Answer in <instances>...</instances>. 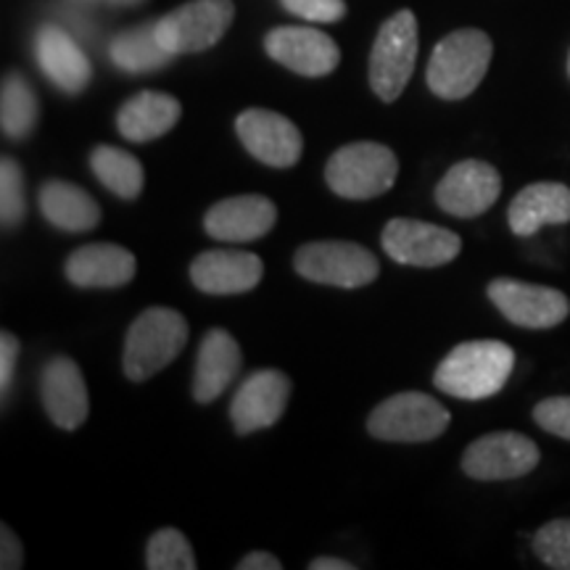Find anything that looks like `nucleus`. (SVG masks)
Returning <instances> with one entry per match:
<instances>
[{
    "label": "nucleus",
    "instance_id": "1",
    "mask_svg": "<svg viewBox=\"0 0 570 570\" xmlns=\"http://www.w3.org/2000/svg\"><path fill=\"white\" fill-rule=\"evenodd\" d=\"M515 370V352L502 341H465L454 346L433 373V383L449 396L479 402L499 394Z\"/></svg>",
    "mask_w": 570,
    "mask_h": 570
},
{
    "label": "nucleus",
    "instance_id": "2",
    "mask_svg": "<svg viewBox=\"0 0 570 570\" xmlns=\"http://www.w3.org/2000/svg\"><path fill=\"white\" fill-rule=\"evenodd\" d=\"M491 53H494V46L483 30H470L468 27V30L449 32L433 48L431 61H428V88L444 101H462L483 82Z\"/></svg>",
    "mask_w": 570,
    "mask_h": 570
},
{
    "label": "nucleus",
    "instance_id": "3",
    "mask_svg": "<svg viewBox=\"0 0 570 570\" xmlns=\"http://www.w3.org/2000/svg\"><path fill=\"white\" fill-rule=\"evenodd\" d=\"M188 344V320L169 306H151L130 325L122 367L132 383H142L177 360Z\"/></svg>",
    "mask_w": 570,
    "mask_h": 570
},
{
    "label": "nucleus",
    "instance_id": "4",
    "mask_svg": "<svg viewBox=\"0 0 570 570\" xmlns=\"http://www.w3.org/2000/svg\"><path fill=\"white\" fill-rule=\"evenodd\" d=\"M399 159L381 142H348L327 159L325 180L331 190L348 202H367L394 188Z\"/></svg>",
    "mask_w": 570,
    "mask_h": 570
},
{
    "label": "nucleus",
    "instance_id": "5",
    "mask_svg": "<svg viewBox=\"0 0 570 570\" xmlns=\"http://www.w3.org/2000/svg\"><path fill=\"white\" fill-rule=\"evenodd\" d=\"M417 61V19L410 9L396 11L383 21L373 53H370V85L381 101L394 104L407 88Z\"/></svg>",
    "mask_w": 570,
    "mask_h": 570
},
{
    "label": "nucleus",
    "instance_id": "6",
    "mask_svg": "<svg viewBox=\"0 0 570 570\" xmlns=\"http://www.w3.org/2000/svg\"><path fill=\"white\" fill-rule=\"evenodd\" d=\"M449 410L433 396L420 391H404L386 399L370 412L367 431L381 441H399V444H423L439 439L449 428Z\"/></svg>",
    "mask_w": 570,
    "mask_h": 570
},
{
    "label": "nucleus",
    "instance_id": "7",
    "mask_svg": "<svg viewBox=\"0 0 570 570\" xmlns=\"http://www.w3.org/2000/svg\"><path fill=\"white\" fill-rule=\"evenodd\" d=\"M296 273L306 281L336 288H362L381 273L375 254L352 240H317L306 244L294 256Z\"/></svg>",
    "mask_w": 570,
    "mask_h": 570
},
{
    "label": "nucleus",
    "instance_id": "8",
    "mask_svg": "<svg viewBox=\"0 0 570 570\" xmlns=\"http://www.w3.org/2000/svg\"><path fill=\"white\" fill-rule=\"evenodd\" d=\"M233 19V0H190L156 21V35L169 53H202L225 38Z\"/></svg>",
    "mask_w": 570,
    "mask_h": 570
},
{
    "label": "nucleus",
    "instance_id": "9",
    "mask_svg": "<svg viewBox=\"0 0 570 570\" xmlns=\"http://www.w3.org/2000/svg\"><path fill=\"white\" fill-rule=\"evenodd\" d=\"M489 298L512 325L529 327V331H550L570 315V302L562 291L550 288V285L512 281V277L491 281Z\"/></svg>",
    "mask_w": 570,
    "mask_h": 570
},
{
    "label": "nucleus",
    "instance_id": "10",
    "mask_svg": "<svg viewBox=\"0 0 570 570\" xmlns=\"http://www.w3.org/2000/svg\"><path fill=\"white\" fill-rule=\"evenodd\" d=\"M383 252L396 265L444 267L460 256L462 238L446 227L399 217L383 227Z\"/></svg>",
    "mask_w": 570,
    "mask_h": 570
},
{
    "label": "nucleus",
    "instance_id": "11",
    "mask_svg": "<svg viewBox=\"0 0 570 570\" xmlns=\"http://www.w3.org/2000/svg\"><path fill=\"white\" fill-rule=\"evenodd\" d=\"M539 446L529 436L512 431L487 433L462 454V470L475 481H512L529 475L539 465Z\"/></svg>",
    "mask_w": 570,
    "mask_h": 570
},
{
    "label": "nucleus",
    "instance_id": "12",
    "mask_svg": "<svg viewBox=\"0 0 570 570\" xmlns=\"http://www.w3.org/2000/svg\"><path fill=\"white\" fill-rule=\"evenodd\" d=\"M235 130H238L246 151L267 167L288 169L302 159V132L283 114L269 109H246L235 119Z\"/></svg>",
    "mask_w": 570,
    "mask_h": 570
},
{
    "label": "nucleus",
    "instance_id": "13",
    "mask_svg": "<svg viewBox=\"0 0 570 570\" xmlns=\"http://www.w3.org/2000/svg\"><path fill=\"white\" fill-rule=\"evenodd\" d=\"M499 194H502V177L497 167L481 159H465L441 177L436 185V204L452 217L473 219L489 212Z\"/></svg>",
    "mask_w": 570,
    "mask_h": 570
},
{
    "label": "nucleus",
    "instance_id": "14",
    "mask_svg": "<svg viewBox=\"0 0 570 570\" xmlns=\"http://www.w3.org/2000/svg\"><path fill=\"white\" fill-rule=\"evenodd\" d=\"M265 51L269 59L304 77H325L341 63L336 40L312 27H275L265 38Z\"/></svg>",
    "mask_w": 570,
    "mask_h": 570
},
{
    "label": "nucleus",
    "instance_id": "15",
    "mask_svg": "<svg viewBox=\"0 0 570 570\" xmlns=\"http://www.w3.org/2000/svg\"><path fill=\"white\" fill-rule=\"evenodd\" d=\"M291 396V381L281 370H259L235 391L230 420L238 433H254L275 425L283 417Z\"/></svg>",
    "mask_w": 570,
    "mask_h": 570
},
{
    "label": "nucleus",
    "instance_id": "16",
    "mask_svg": "<svg viewBox=\"0 0 570 570\" xmlns=\"http://www.w3.org/2000/svg\"><path fill=\"white\" fill-rule=\"evenodd\" d=\"M277 209L267 196H233L206 212L204 227L212 238L225 244H248L265 238L275 227Z\"/></svg>",
    "mask_w": 570,
    "mask_h": 570
},
{
    "label": "nucleus",
    "instance_id": "17",
    "mask_svg": "<svg viewBox=\"0 0 570 570\" xmlns=\"http://www.w3.org/2000/svg\"><path fill=\"white\" fill-rule=\"evenodd\" d=\"M40 396L42 407H46L48 417L61 431H75L85 423L90 412L88 386L85 377L77 367V362L67 360V356H56L42 370L40 377Z\"/></svg>",
    "mask_w": 570,
    "mask_h": 570
},
{
    "label": "nucleus",
    "instance_id": "18",
    "mask_svg": "<svg viewBox=\"0 0 570 570\" xmlns=\"http://www.w3.org/2000/svg\"><path fill=\"white\" fill-rule=\"evenodd\" d=\"M265 265L256 254L248 252H206L198 254L190 265V281L198 291L212 296L246 294L259 285Z\"/></svg>",
    "mask_w": 570,
    "mask_h": 570
},
{
    "label": "nucleus",
    "instance_id": "19",
    "mask_svg": "<svg viewBox=\"0 0 570 570\" xmlns=\"http://www.w3.org/2000/svg\"><path fill=\"white\" fill-rule=\"evenodd\" d=\"M35 56H38L40 69L46 71V77L56 88L71 92V96L88 88L92 77L88 56L61 27H40L38 35H35Z\"/></svg>",
    "mask_w": 570,
    "mask_h": 570
},
{
    "label": "nucleus",
    "instance_id": "20",
    "mask_svg": "<svg viewBox=\"0 0 570 570\" xmlns=\"http://www.w3.org/2000/svg\"><path fill=\"white\" fill-rule=\"evenodd\" d=\"M135 269V256L117 244H88L67 259V277L77 288H122Z\"/></svg>",
    "mask_w": 570,
    "mask_h": 570
},
{
    "label": "nucleus",
    "instance_id": "21",
    "mask_svg": "<svg viewBox=\"0 0 570 570\" xmlns=\"http://www.w3.org/2000/svg\"><path fill=\"white\" fill-rule=\"evenodd\" d=\"M244 365L238 341L223 327H214L202 341L196 356V375H194V399L198 404H209L233 383Z\"/></svg>",
    "mask_w": 570,
    "mask_h": 570
},
{
    "label": "nucleus",
    "instance_id": "22",
    "mask_svg": "<svg viewBox=\"0 0 570 570\" xmlns=\"http://www.w3.org/2000/svg\"><path fill=\"white\" fill-rule=\"evenodd\" d=\"M510 230L531 238L544 225L570 223V188L562 183H533L512 198L508 209Z\"/></svg>",
    "mask_w": 570,
    "mask_h": 570
},
{
    "label": "nucleus",
    "instance_id": "23",
    "mask_svg": "<svg viewBox=\"0 0 570 570\" xmlns=\"http://www.w3.org/2000/svg\"><path fill=\"white\" fill-rule=\"evenodd\" d=\"M183 106L169 92L142 90L117 111V130L132 142H148L167 135L180 122Z\"/></svg>",
    "mask_w": 570,
    "mask_h": 570
},
{
    "label": "nucleus",
    "instance_id": "24",
    "mask_svg": "<svg viewBox=\"0 0 570 570\" xmlns=\"http://www.w3.org/2000/svg\"><path fill=\"white\" fill-rule=\"evenodd\" d=\"M42 217L53 227L67 233H88L101 223V206L92 202L77 185L63 180H48L38 196Z\"/></svg>",
    "mask_w": 570,
    "mask_h": 570
},
{
    "label": "nucleus",
    "instance_id": "25",
    "mask_svg": "<svg viewBox=\"0 0 570 570\" xmlns=\"http://www.w3.org/2000/svg\"><path fill=\"white\" fill-rule=\"evenodd\" d=\"M109 56L114 67L130 71V75H146V71L164 69L175 59V53H169L161 46L159 35H156V24H142L117 35L111 40Z\"/></svg>",
    "mask_w": 570,
    "mask_h": 570
},
{
    "label": "nucleus",
    "instance_id": "26",
    "mask_svg": "<svg viewBox=\"0 0 570 570\" xmlns=\"http://www.w3.org/2000/svg\"><path fill=\"white\" fill-rule=\"evenodd\" d=\"M90 169L101 180L104 188H109L114 196L125 198V202H135L142 194L146 175H142V164L130 151L114 146H98L90 154Z\"/></svg>",
    "mask_w": 570,
    "mask_h": 570
},
{
    "label": "nucleus",
    "instance_id": "27",
    "mask_svg": "<svg viewBox=\"0 0 570 570\" xmlns=\"http://www.w3.org/2000/svg\"><path fill=\"white\" fill-rule=\"evenodd\" d=\"M35 125H38V96L19 71H11L3 77V92H0V127L6 138L21 140L35 130Z\"/></svg>",
    "mask_w": 570,
    "mask_h": 570
},
{
    "label": "nucleus",
    "instance_id": "28",
    "mask_svg": "<svg viewBox=\"0 0 570 570\" xmlns=\"http://www.w3.org/2000/svg\"><path fill=\"white\" fill-rule=\"evenodd\" d=\"M196 554L190 550L188 539L175 529L156 531L146 550L148 570H196Z\"/></svg>",
    "mask_w": 570,
    "mask_h": 570
},
{
    "label": "nucleus",
    "instance_id": "29",
    "mask_svg": "<svg viewBox=\"0 0 570 570\" xmlns=\"http://www.w3.org/2000/svg\"><path fill=\"white\" fill-rule=\"evenodd\" d=\"M27 198H24V175L13 159L0 161V219L6 230L24 223Z\"/></svg>",
    "mask_w": 570,
    "mask_h": 570
},
{
    "label": "nucleus",
    "instance_id": "30",
    "mask_svg": "<svg viewBox=\"0 0 570 570\" xmlns=\"http://www.w3.org/2000/svg\"><path fill=\"white\" fill-rule=\"evenodd\" d=\"M533 552L547 568L570 570V518L550 520L533 537Z\"/></svg>",
    "mask_w": 570,
    "mask_h": 570
},
{
    "label": "nucleus",
    "instance_id": "31",
    "mask_svg": "<svg viewBox=\"0 0 570 570\" xmlns=\"http://www.w3.org/2000/svg\"><path fill=\"white\" fill-rule=\"evenodd\" d=\"M533 420L552 436L570 441V396H552L533 407Z\"/></svg>",
    "mask_w": 570,
    "mask_h": 570
},
{
    "label": "nucleus",
    "instance_id": "32",
    "mask_svg": "<svg viewBox=\"0 0 570 570\" xmlns=\"http://www.w3.org/2000/svg\"><path fill=\"white\" fill-rule=\"evenodd\" d=\"M285 11H291L298 19L317 21V24H333L346 17L344 0H281Z\"/></svg>",
    "mask_w": 570,
    "mask_h": 570
},
{
    "label": "nucleus",
    "instance_id": "33",
    "mask_svg": "<svg viewBox=\"0 0 570 570\" xmlns=\"http://www.w3.org/2000/svg\"><path fill=\"white\" fill-rule=\"evenodd\" d=\"M17 360H19L17 336H11L9 331L0 333V389H3V396L9 394V389H11L13 370H17Z\"/></svg>",
    "mask_w": 570,
    "mask_h": 570
},
{
    "label": "nucleus",
    "instance_id": "34",
    "mask_svg": "<svg viewBox=\"0 0 570 570\" xmlns=\"http://www.w3.org/2000/svg\"><path fill=\"white\" fill-rule=\"evenodd\" d=\"M0 568L3 570H17L21 568V562H24V552H21V544L17 539V533H13L9 525H3L0 529Z\"/></svg>",
    "mask_w": 570,
    "mask_h": 570
},
{
    "label": "nucleus",
    "instance_id": "35",
    "mask_svg": "<svg viewBox=\"0 0 570 570\" xmlns=\"http://www.w3.org/2000/svg\"><path fill=\"white\" fill-rule=\"evenodd\" d=\"M283 562L269 552H252L238 562V570H281Z\"/></svg>",
    "mask_w": 570,
    "mask_h": 570
},
{
    "label": "nucleus",
    "instance_id": "36",
    "mask_svg": "<svg viewBox=\"0 0 570 570\" xmlns=\"http://www.w3.org/2000/svg\"><path fill=\"white\" fill-rule=\"evenodd\" d=\"M309 570H354V566L348 560H338V558H317L309 566Z\"/></svg>",
    "mask_w": 570,
    "mask_h": 570
},
{
    "label": "nucleus",
    "instance_id": "37",
    "mask_svg": "<svg viewBox=\"0 0 570 570\" xmlns=\"http://www.w3.org/2000/svg\"><path fill=\"white\" fill-rule=\"evenodd\" d=\"M85 3H109V6H138L142 0H85Z\"/></svg>",
    "mask_w": 570,
    "mask_h": 570
},
{
    "label": "nucleus",
    "instance_id": "38",
    "mask_svg": "<svg viewBox=\"0 0 570 570\" xmlns=\"http://www.w3.org/2000/svg\"><path fill=\"white\" fill-rule=\"evenodd\" d=\"M568 75H570V56H568Z\"/></svg>",
    "mask_w": 570,
    "mask_h": 570
}]
</instances>
